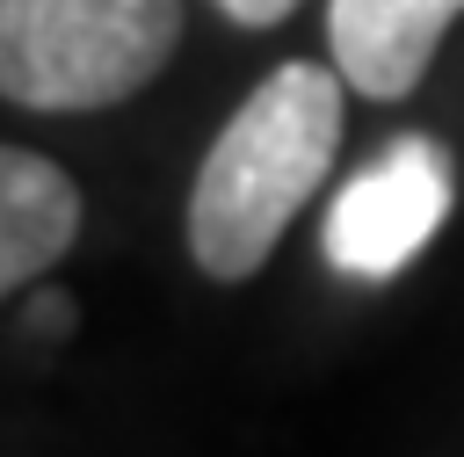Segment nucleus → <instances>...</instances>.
<instances>
[{"mask_svg": "<svg viewBox=\"0 0 464 457\" xmlns=\"http://www.w3.org/2000/svg\"><path fill=\"white\" fill-rule=\"evenodd\" d=\"M341 145V73L326 65H276L210 138L196 189H188V254L203 276L239 283L254 276L319 174L334 167Z\"/></svg>", "mask_w": 464, "mask_h": 457, "instance_id": "f257e3e1", "label": "nucleus"}, {"mask_svg": "<svg viewBox=\"0 0 464 457\" xmlns=\"http://www.w3.org/2000/svg\"><path fill=\"white\" fill-rule=\"evenodd\" d=\"M450 218V152L435 138H392L384 160H370L326 210V261L341 276L384 283L399 276Z\"/></svg>", "mask_w": 464, "mask_h": 457, "instance_id": "7ed1b4c3", "label": "nucleus"}, {"mask_svg": "<svg viewBox=\"0 0 464 457\" xmlns=\"http://www.w3.org/2000/svg\"><path fill=\"white\" fill-rule=\"evenodd\" d=\"M225 7V22H239V29H268V22H283L297 0H218Z\"/></svg>", "mask_w": 464, "mask_h": 457, "instance_id": "423d86ee", "label": "nucleus"}, {"mask_svg": "<svg viewBox=\"0 0 464 457\" xmlns=\"http://www.w3.org/2000/svg\"><path fill=\"white\" fill-rule=\"evenodd\" d=\"M174 44L181 0H0V87L22 109H109Z\"/></svg>", "mask_w": 464, "mask_h": 457, "instance_id": "f03ea898", "label": "nucleus"}, {"mask_svg": "<svg viewBox=\"0 0 464 457\" xmlns=\"http://www.w3.org/2000/svg\"><path fill=\"white\" fill-rule=\"evenodd\" d=\"M36 319H44V326H51V334H58V326H65V319H72V297H36Z\"/></svg>", "mask_w": 464, "mask_h": 457, "instance_id": "0eeeda50", "label": "nucleus"}, {"mask_svg": "<svg viewBox=\"0 0 464 457\" xmlns=\"http://www.w3.org/2000/svg\"><path fill=\"white\" fill-rule=\"evenodd\" d=\"M457 15L464 0H326L334 73L370 102H406Z\"/></svg>", "mask_w": 464, "mask_h": 457, "instance_id": "20e7f679", "label": "nucleus"}, {"mask_svg": "<svg viewBox=\"0 0 464 457\" xmlns=\"http://www.w3.org/2000/svg\"><path fill=\"white\" fill-rule=\"evenodd\" d=\"M72 239H80V189H72V174L51 167L29 145H7L0 152V283L22 290L51 261H65Z\"/></svg>", "mask_w": 464, "mask_h": 457, "instance_id": "39448f33", "label": "nucleus"}]
</instances>
